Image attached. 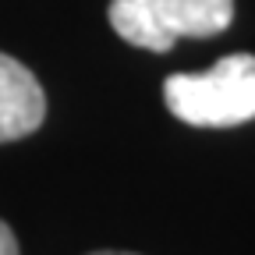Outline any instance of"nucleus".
Segmentation results:
<instances>
[{"instance_id":"obj_4","label":"nucleus","mask_w":255,"mask_h":255,"mask_svg":"<svg viewBox=\"0 0 255 255\" xmlns=\"http://www.w3.org/2000/svg\"><path fill=\"white\" fill-rule=\"evenodd\" d=\"M0 255H21L18 252V241H14V231L0 220Z\"/></svg>"},{"instance_id":"obj_3","label":"nucleus","mask_w":255,"mask_h":255,"mask_svg":"<svg viewBox=\"0 0 255 255\" xmlns=\"http://www.w3.org/2000/svg\"><path fill=\"white\" fill-rule=\"evenodd\" d=\"M46 117V96L39 78L21 60L0 53V142L32 135Z\"/></svg>"},{"instance_id":"obj_2","label":"nucleus","mask_w":255,"mask_h":255,"mask_svg":"<svg viewBox=\"0 0 255 255\" xmlns=\"http://www.w3.org/2000/svg\"><path fill=\"white\" fill-rule=\"evenodd\" d=\"M234 21V0H114V32L142 50L167 53L181 36L213 39Z\"/></svg>"},{"instance_id":"obj_1","label":"nucleus","mask_w":255,"mask_h":255,"mask_svg":"<svg viewBox=\"0 0 255 255\" xmlns=\"http://www.w3.org/2000/svg\"><path fill=\"white\" fill-rule=\"evenodd\" d=\"M163 100L191 128H238L255 121V57L231 53L206 75H170Z\"/></svg>"},{"instance_id":"obj_5","label":"nucleus","mask_w":255,"mask_h":255,"mask_svg":"<svg viewBox=\"0 0 255 255\" xmlns=\"http://www.w3.org/2000/svg\"><path fill=\"white\" fill-rule=\"evenodd\" d=\"M92 255H131V252H92Z\"/></svg>"}]
</instances>
